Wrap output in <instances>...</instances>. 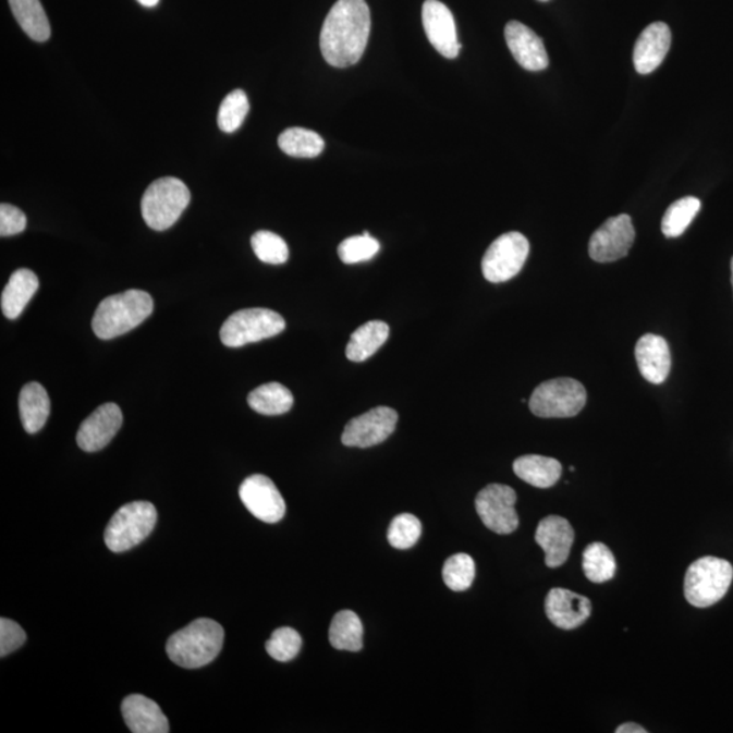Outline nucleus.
Segmentation results:
<instances>
[{"instance_id":"f257e3e1","label":"nucleus","mask_w":733,"mask_h":733,"mask_svg":"<svg viewBox=\"0 0 733 733\" xmlns=\"http://www.w3.org/2000/svg\"><path fill=\"white\" fill-rule=\"evenodd\" d=\"M371 32L366 0H338L323 22L319 47L322 57L338 69L359 63Z\"/></svg>"},{"instance_id":"f03ea898","label":"nucleus","mask_w":733,"mask_h":733,"mask_svg":"<svg viewBox=\"0 0 733 733\" xmlns=\"http://www.w3.org/2000/svg\"><path fill=\"white\" fill-rule=\"evenodd\" d=\"M154 302L142 290H129L99 303L91 327L98 339L110 340L131 332L151 316Z\"/></svg>"},{"instance_id":"7ed1b4c3","label":"nucleus","mask_w":733,"mask_h":733,"mask_svg":"<svg viewBox=\"0 0 733 733\" xmlns=\"http://www.w3.org/2000/svg\"><path fill=\"white\" fill-rule=\"evenodd\" d=\"M223 642L222 625L213 620L198 619L169 638L167 652L173 663L184 669H200L217 659Z\"/></svg>"},{"instance_id":"20e7f679","label":"nucleus","mask_w":733,"mask_h":733,"mask_svg":"<svg viewBox=\"0 0 733 733\" xmlns=\"http://www.w3.org/2000/svg\"><path fill=\"white\" fill-rule=\"evenodd\" d=\"M733 567L718 557H703L694 561L685 577V597L694 608H710L729 592Z\"/></svg>"},{"instance_id":"39448f33","label":"nucleus","mask_w":733,"mask_h":733,"mask_svg":"<svg viewBox=\"0 0 733 733\" xmlns=\"http://www.w3.org/2000/svg\"><path fill=\"white\" fill-rule=\"evenodd\" d=\"M190 203L191 191L183 181L174 178L159 179L143 195V219L152 230H168L178 222Z\"/></svg>"},{"instance_id":"423d86ee","label":"nucleus","mask_w":733,"mask_h":733,"mask_svg":"<svg viewBox=\"0 0 733 733\" xmlns=\"http://www.w3.org/2000/svg\"><path fill=\"white\" fill-rule=\"evenodd\" d=\"M158 521V512L148 501H134L115 512L105 530V543L114 553H123L145 541Z\"/></svg>"},{"instance_id":"0eeeda50","label":"nucleus","mask_w":733,"mask_h":733,"mask_svg":"<svg viewBox=\"0 0 733 733\" xmlns=\"http://www.w3.org/2000/svg\"><path fill=\"white\" fill-rule=\"evenodd\" d=\"M587 404V391L578 380L557 378L539 384L528 405L542 418L575 417Z\"/></svg>"},{"instance_id":"6e6552de","label":"nucleus","mask_w":733,"mask_h":733,"mask_svg":"<svg viewBox=\"0 0 733 733\" xmlns=\"http://www.w3.org/2000/svg\"><path fill=\"white\" fill-rule=\"evenodd\" d=\"M285 329L284 318L268 308H245L228 318L220 329V340L230 349L274 338Z\"/></svg>"},{"instance_id":"1a4fd4ad","label":"nucleus","mask_w":733,"mask_h":733,"mask_svg":"<svg viewBox=\"0 0 733 733\" xmlns=\"http://www.w3.org/2000/svg\"><path fill=\"white\" fill-rule=\"evenodd\" d=\"M528 253L530 244L525 235L512 231L499 236L482 258L484 278L490 283H504L515 278L525 266Z\"/></svg>"},{"instance_id":"9d476101","label":"nucleus","mask_w":733,"mask_h":733,"mask_svg":"<svg viewBox=\"0 0 733 733\" xmlns=\"http://www.w3.org/2000/svg\"><path fill=\"white\" fill-rule=\"evenodd\" d=\"M517 496L506 485L490 484L476 498V510L490 532L506 536L520 527V516L515 510Z\"/></svg>"},{"instance_id":"9b49d317","label":"nucleus","mask_w":733,"mask_h":733,"mask_svg":"<svg viewBox=\"0 0 733 733\" xmlns=\"http://www.w3.org/2000/svg\"><path fill=\"white\" fill-rule=\"evenodd\" d=\"M635 239L636 231L630 215L622 213L610 218L589 240V257L602 264L619 261L627 256Z\"/></svg>"},{"instance_id":"f8f14e48","label":"nucleus","mask_w":733,"mask_h":733,"mask_svg":"<svg viewBox=\"0 0 733 733\" xmlns=\"http://www.w3.org/2000/svg\"><path fill=\"white\" fill-rule=\"evenodd\" d=\"M399 413L388 406H378L365 415L352 418L341 437L346 448L368 449L383 443L395 431Z\"/></svg>"},{"instance_id":"ddd939ff","label":"nucleus","mask_w":733,"mask_h":733,"mask_svg":"<svg viewBox=\"0 0 733 733\" xmlns=\"http://www.w3.org/2000/svg\"><path fill=\"white\" fill-rule=\"evenodd\" d=\"M240 498L247 511L257 520L278 523L285 515V501L271 478L255 474L247 477L240 487Z\"/></svg>"},{"instance_id":"4468645a","label":"nucleus","mask_w":733,"mask_h":733,"mask_svg":"<svg viewBox=\"0 0 733 733\" xmlns=\"http://www.w3.org/2000/svg\"><path fill=\"white\" fill-rule=\"evenodd\" d=\"M423 25L428 41L442 57L459 58L462 46L456 35L454 15L448 5L439 0H426L423 4Z\"/></svg>"},{"instance_id":"2eb2a0df","label":"nucleus","mask_w":733,"mask_h":733,"mask_svg":"<svg viewBox=\"0 0 733 733\" xmlns=\"http://www.w3.org/2000/svg\"><path fill=\"white\" fill-rule=\"evenodd\" d=\"M121 426H123V413L119 405L108 402L97 407L82 423L78 435H76V443L86 453H96L112 442Z\"/></svg>"},{"instance_id":"dca6fc26","label":"nucleus","mask_w":733,"mask_h":733,"mask_svg":"<svg viewBox=\"0 0 733 733\" xmlns=\"http://www.w3.org/2000/svg\"><path fill=\"white\" fill-rule=\"evenodd\" d=\"M545 611L551 624L572 631L589 619L592 604L589 599L564 588H553L545 600Z\"/></svg>"},{"instance_id":"f3484780","label":"nucleus","mask_w":733,"mask_h":733,"mask_svg":"<svg viewBox=\"0 0 733 733\" xmlns=\"http://www.w3.org/2000/svg\"><path fill=\"white\" fill-rule=\"evenodd\" d=\"M506 46L512 57L527 71H542L548 69L549 57L541 37L530 27L517 21H511L504 30Z\"/></svg>"},{"instance_id":"a211bd4d","label":"nucleus","mask_w":733,"mask_h":733,"mask_svg":"<svg viewBox=\"0 0 733 733\" xmlns=\"http://www.w3.org/2000/svg\"><path fill=\"white\" fill-rule=\"evenodd\" d=\"M536 541L545 551V562L549 567L564 565L570 557L575 532L571 523L561 516H548L539 522Z\"/></svg>"},{"instance_id":"6ab92c4d","label":"nucleus","mask_w":733,"mask_h":733,"mask_svg":"<svg viewBox=\"0 0 733 733\" xmlns=\"http://www.w3.org/2000/svg\"><path fill=\"white\" fill-rule=\"evenodd\" d=\"M671 47V30L664 22H655L645 27L640 37L637 38L633 63L638 74L653 73L663 63Z\"/></svg>"},{"instance_id":"aec40b11","label":"nucleus","mask_w":733,"mask_h":733,"mask_svg":"<svg viewBox=\"0 0 733 733\" xmlns=\"http://www.w3.org/2000/svg\"><path fill=\"white\" fill-rule=\"evenodd\" d=\"M125 724L134 733H168L169 720L152 699L132 694L121 705Z\"/></svg>"},{"instance_id":"412c9836","label":"nucleus","mask_w":733,"mask_h":733,"mask_svg":"<svg viewBox=\"0 0 733 733\" xmlns=\"http://www.w3.org/2000/svg\"><path fill=\"white\" fill-rule=\"evenodd\" d=\"M636 361L645 380L663 383L671 371L670 346L660 335L645 334L637 341Z\"/></svg>"},{"instance_id":"4be33fe9","label":"nucleus","mask_w":733,"mask_h":733,"mask_svg":"<svg viewBox=\"0 0 733 733\" xmlns=\"http://www.w3.org/2000/svg\"><path fill=\"white\" fill-rule=\"evenodd\" d=\"M40 281L30 269H16L2 292V310L9 319H16L36 294Z\"/></svg>"},{"instance_id":"5701e85b","label":"nucleus","mask_w":733,"mask_h":733,"mask_svg":"<svg viewBox=\"0 0 733 733\" xmlns=\"http://www.w3.org/2000/svg\"><path fill=\"white\" fill-rule=\"evenodd\" d=\"M51 413V401L40 383L24 386L20 394V416L27 433L41 431Z\"/></svg>"},{"instance_id":"b1692460","label":"nucleus","mask_w":733,"mask_h":733,"mask_svg":"<svg viewBox=\"0 0 733 733\" xmlns=\"http://www.w3.org/2000/svg\"><path fill=\"white\" fill-rule=\"evenodd\" d=\"M514 472L532 487L548 489L559 481L562 474L561 463L542 455H525L514 462Z\"/></svg>"},{"instance_id":"393cba45","label":"nucleus","mask_w":733,"mask_h":733,"mask_svg":"<svg viewBox=\"0 0 733 733\" xmlns=\"http://www.w3.org/2000/svg\"><path fill=\"white\" fill-rule=\"evenodd\" d=\"M390 333L389 325L383 321H369L362 325L351 335L345 354L351 362L362 363L382 349Z\"/></svg>"},{"instance_id":"a878e982","label":"nucleus","mask_w":733,"mask_h":733,"mask_svg":"<svg viewBox=\"0 0 733 733\" xmlns=\"http://www.w3.org/2000/svg\"><path fill=\"white\" fill-rule=\"evenodd\" d=\"M9 3L16 22L32 40L37 42L49 40L51 25L40 0H9Z\"/></svg>"},{"instance_id":"bb28decb","label":"nucleus","mask_w":733,"mask_h":733,"mask_svg":"<svg viewBox=\"0 0 733 733\" xmlns=\"http://www.w3.org/2000/svg\"><path fill=\"white\" fill-rule=\"evenodd\" d=\"M247 404L260 415L279 416L291 411L294 405V395L285 386L271 382L253 390L247 395Z\"/></svg>"},{"instance_id":"cd10ccee","label":"nucleus","mask_w":733,"mask_h":733,"mask_svg":"<svg viewBox=\"0 0 733 733\" xmlns=\"http://www.w3.org/2000/svg\"><path fill=\"white\" fill-rule=\"evenodd\" d=\"M363 624L355 611L343 610L334 615L329 630V642L339 650L359 652L363 648Z\"/></svg>"},{"instance_id":"c85d7f7f","label":"nucleus","mask_w":733,"mask_h":733,"mask_svg":"<svg viewBox=\"0 0 733 733\" xmlns=\"http://www.w3.org/2000/svg\"><path fill=\"white\" fill-rule=\"evenodd\" d=\"M279 147L286 156L295 158H316L323 151L322 136L311 130L294 126L279 136Z\"/></svg>"},{"instance_id":"c756f323","label":"nucleus","mask_w":733,"mask_h":733,"mask_svg":"<svg viewBox=\"0 0 733 733\" xmlns=\"http://www.w3.org/2000/svg\"><path fill=\"white\" fill-rule=\"evenodd\" d=\"M583 571L589 582L602 584L611 581L616 572L613 551L602 542L588 545L583 553Z\"/></svg>"},{"instance_id":"7c9ffc66","label":"nucleus","mask_w":733,"mask_h":733,"mask_svg":"<svg viewBox=\"0 0 733 733\" xmlns=\"http://www.w3.org/2000/svg\"><path fill=\"white\" fill-rule=\"evenodd\" d=\"M701 209V201L697 197L687 196L672 203L661 220V231L667 239H676L685 233L694 218Z\"/></svg>"},{"instance_id":"2f4dec72","label":"nucleus","mask_w":733,"mask_h":733,"mask_svg":"<svg viewBox=\"0 0 733 733\" xmlns=\"http://www.w3.org/2000/svg\"><path fill=\"white\" fill-rule=\"evenodd\" d=\"M249 99L244 90H234L229 94L220 103L218 113L219 129L225 134H233L244 124L247 113H249Z\"/></svg>"},{"instance_id":"473e14b6","label":"nucleus","mask_w":733,"mask_h":733,"mask_svg":"<svg viewBox=\"0 0 733 733\" xmlns=\"http://www.w3.org/2000/svg\"><path fill=\"white\" fill-rule=\"evenodd\" d=\"M476 578V562L466 553L451 555L443 566L445 586L455 592L466 591Z\"/></svg>"},{"instance_id":"72a5a7b5","label":"nucleus","mask_w":733,"mask_h":733,"mask_svg":"<svg viewBox=\"0 0 733 733\" xmlns=\"http://www.w3.org/2000/svg\"><path fill=\"white\" fill-rule=\"evenodd\" d=\"M252 247L258 260L271 264V266H281L290 257L286 242L280 235L271 233V231H257L252 236Z\"/></svg>"},{"instance_id":"f704fd0d","label":"nucleus","mask_w":733,"mask_h":733,"mask_svg":"<svg viewBox=\"0 0 733 733\" xmlns=\"http://www.w3.org/2000/svg\"><path fill=\"white\" fill-rule=\"evenodd\" d=\"M422 522L412 514L395 516L389 527L388 539L391 547L406 550L415 547L422 537Z\"/></svg>"},{"instance_id":"c9c22d12","label":"nucleus","mask_w":733,"mask_h":733,"mask_svg":"<svg viewBox=\"0 0 733 733\" xmlns=\"http://www.w3.org/2000/svg\"><path fill=\"white\" fill-rule=\"evenodd\" d=\"M380 245L374 236L365 231L363 235L351 236L341 242L339 246V257L344 264H359L371 260L378 255Z\"/></svg>"},{"instance_id":"e433bc0d","label":"nucleus","mask_w":733,"mask_h":733,"mask_svg":"<svg viewBox=\"0 0 733 733\" xmlns=\"http://www.w3.org/2000/svg\"><path fill=\"white\" fill-rule=\"evenodd\" d=\"M266 648L272 659L285 663V661L295 659L297 653L301 652L302 637L292 627H279L272 633Z\"/></svg>"},{"instance_id":"4c0bfd02","label":"nucleus","mask_w":733,"mask_h":733,"mask_svg":"<svg viewBox=\"0 0 733 733\" xmlns=\"http://www.w3.org/2000/svg\"><path fill=\"white\" fill-rule=\"evenodd\" d=\"M26 642V633L16 622L9 619L0 620V656H5L20 649Z\"/></svg>"},{"instance_id":"58836bf2","label":"nucleus","mask_w":733,"mask_h":733,"mask_svg":"<svg viewBox=\"0 0 733 733\" xmlns=\"http://www.w3.org/2000/svg\"><path fill=\"white\" fill-rule=\"evenodd\" d=\"M26 223L25 213L20 208L5 203L0 206V235L21 234L26 229Z\"/></svg>"},{"instance_id":"ea45409f","label":"nucleus","mask_w":733,"mask_h":733,"mask_svg":"<svg viewBox=\"0 0 733 733\" xmlns=\"http://www.w3.org/2000/svg\"><path fill=\"white\" fill-rule=\"evenodd\" d=\"M616 733H647V730H644L642 725L635 723H626L619 726L615 730Z\"/></svg>"},{"instance_id":"a19ab883","label":"nucleus","mask_w":733,"mask_h":733,"mask_svg":"<svg viewBox=\"0 0 733 733\" xmlns=\"http://www.w3.org/2000/svg\"><path fill=\"white\" fill-rule=\"evenodd\" d=\"M137 2L145 5V8H154V5L159 3V0H137Z\"/></svg>"},{"instance_id":"79ce46f5","label":"nucleus","mask_w":733,"mask_h":733,"mask_svg":"<svg viewBox=\"0 0 733 733\" xmlns=\"http://www.w3.org/2000/svg\"><path fill=\"white\" fill-rule=\"evenodd\" d=\"M731 271H732V278H731V280H732V286H733V258H732V261H731Z\"/></svg>"},{"instance_id":"37998d69","label":"nucleus","mask_w":733,"mask_h":733,"mask_svg":"<svg viewBox=\"0 0 733 733\" xmlns=\"http://www.w3.org/2000/svg\"><path fill=\"white\" fill-rule=\"evenodd\" d=\"M539 2H549V0H539Z\"/></svg>"}]
</instances>
